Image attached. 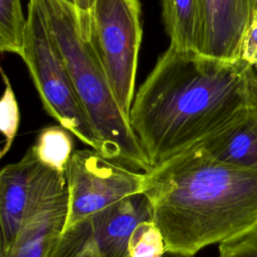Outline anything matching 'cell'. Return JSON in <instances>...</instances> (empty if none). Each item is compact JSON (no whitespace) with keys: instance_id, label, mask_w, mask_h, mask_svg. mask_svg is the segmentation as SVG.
<instances>
[{"instance_id":"7","label":"cell","mask_w":257,"mask_h":257,"mask_svg":"<svg viewBox=\"0 0 257 257\" xmlns=\"http://www.w3.org/2000/svg\"><path fill=\"white\" fill-rule=\"evenodd\" d=\"M153 220L150 201L137 194L63 229L48 257H131L137 226Z\"/></svg>"},{"instance_id":"8","label":"cell","mask_w":257,"mask_h":257,"mask_svg":"<svg viewBox=\"0 0 257 257\" xmlns=\"http://www.w3.org/2000/svg\"><path fill=\"white\" fill-rule=\"evenodd\" d=\"M68 206L65 174L56 172L31 203L18 235L0 257H48L63 231Z\"/></svg>"},{"instance_id":"4","label":"cell","mask_w":257,"mask_h":257,"mask_svg":"<svg viewBox=\"0 0 257 257\" xmlns=\"http://www.w3.org/2000/svg\"><path fill=\"white\" fill-rule=\"evenodd\" d=\"M21 58L46 112L84 145L98 152L99 141L78 98L40 0H28Z\"/></svg>"},{"instance_id":"15","label":"cell","mask_w":257,"mask_h":257,"mask_svg":"<svg viewBox=\"0 0 257 257\" xmlns=\"http://www.w3.org/2000/svg\"><path fill=\"white\" fill-rule=\"evenodd\" d=\"M167 252L164 236L154 220L140 223L130 242L131 257H163Z\"/></svg>"},{"instance_id":"10","label":"cell","mask_w":257,"mask_h":257,"mask_svg":"<svg viewBox=\"0 0 257 257\" xmlns=\"http://www.w3.org/2000/svg\"><path fill=\"white\" fill-rule=\"evenodd\" d=\"M257 14V0H199L198 52L223 61L241 59L246 31Z\"/></svg>"},{"instance_id":"2","label":"cell","mask_w":257,"mask_h":257,"mask_svg":"<svg viewBox=\"0 0 257 257\" xmlns=\"http://www.w3.org/2000/svg\"><path fill=\"white\" fill-rule=\"evenodd\" d=\"M144 194L167 251L182 257L257 226V171L218 162L200 147L147 172Z\"/></svg>"},{"instance_id":"1","label":"cell","mask_w":257,"mask_h":257,"mask_svg":"<svg viewBox=\"0 0 257 257\" xmlns=\"http://www.w3.org/2000/svg\"><path fill=\"white\" fill-rule=\"evenodd\" d=\"M255 104L251 64L169 45L136 91L128 118L154 168L198 147Z\"/></svg>"},{"instance_id":"9","label":"cell","mask_w":257,"mask_h":257,"mask_svg":"<svg viewBox=\"0 0 257 257\" xmlns=\"http://www.w3.org/2000/svg\"><path fill=\"white\" fill-rule=\"evenodd\" d=\"M56 172L59 171L36 157L32 147L18 162L8 164L1 170L0 251L11 247L31 203Z\"/></svg>"},{"instance_id":"11","label":"cell","mask_w":257,"mask_h":257,"mask_svg":"<svg viewBox=\"0 0 257 257\" xmlns=\"http://www.w3.org/2000/svg\"><path fill=\"white\" fill-rule=\"evenodd\" d=\"M198 147L218 162L257 171V104Z\"/></svg>"},{"instance_id":"5","label":"cell","mask_w":257,"mask_h":257,"mask_svg":"<svg viewBox=\"0 0 257 257\" xmlns=\"http://www.w3.org/2000/svg\"><path fill=\"white\" fill-rule=\"evenodd\" d=\"M77 13L113 95L128 117L143 39L141 0H94L87 13Z\"/></svg>"},{"instance_id":"20","label":"cell","mask_w":257,"mask_h":257,"mask_svg":"<svg viewBox=\"0 0 257 257\" xmlns=\"http://www.w3.org/2000/svg\"><path fill=\"white\" fill-rule=\"evenodd\" d=\"M163 257H182V256H180V255H177V254H174V253H171V252H166L165 254H164V256Z\"/></svg>"},{"instance_id":"21","label":"cell","mask_w":257,"mask_h":257,"mask_svg":"<svg viewBox=\"0 0 257 257\" xmlns=\"http://www.w3.org/2000/svg\"><path fill=\"white\" fill-rule=\"evenodd\" d=\"M256 69V80H257V68H255Z\"/></svg>"},{"instance_id":"17","label":"cell","mask_w":257,"mask_h":257,"mask_svg":"<svg viewBox=\"0 0 257 257\" xmlns=\"http://www.w3.org/2000/svg\"><path fill=\"white\" fill-rule=\"evenodd\" d=\"M218 257H257V226L220 243Z\"/></svg>"},{"instance_id":"13","label":"cell","mask_w":257,"mask_h":257,"mask_svg":"<svg viewBox=\"0 0 257 257\" xmlns=\"http://www.w3.org/2000/svg\"><path fill=\"white\" fill-rule=\"evenodd\" d=\"M31 147L43 164L62 173L75 151L72 134L60 124L42 128Z\"/></svg>"},{"instance_id":"19","label":"cell","mask_w":257,"mask_h":257,"mask_svg":"<svg viewBox=\"0 0 257 257\" xmlns=\"http://www.w3.org/2000/svg\"><path fill=\"white\" fill-rule=\"evenodd\" d=\"M71 5H73L77 11L82 13H87L91 8L94 0H64Z\"/></svg>"},{"instance_id":"16","label":"cell","mask_w":257,"mask_h":257,"mask_svg":"<svg viewBox=\"0 0 257 257\" xmlns=\"http://www.w3.org/2000/svg\"><path fill=\"white\" fill-rule=\"evenodd\" d=\"M1 74L5 83L4 92L0 101V130L4 136V144L0 152V157L3 158L5 154L10 150L17 134L20 114L18 103L10 84V80L2 68Z\"/></svg>"},{"instance_id":"14","label":"cell","mask_w":257,"mask_h":257,"mask_svg":"<svg viewBox=\"0 0 257 257\" xmlns=\"http://www.w3.org/2000/svg\"><path fill=\"white\" fill-rule=\"evenodd\" d=\"M27 17L21 0H0V50L21 56L25 41Z\"/></svg>"},{"instance_id":"6","label":"cell","mask_w":257,"mask_h":257,"mask_svg":"<svg viewBox=\"0 0 257 257\" xmlns=\"http://www.w3.org/2000/svg\"><path fill=\"white\" fill-rule=\"evenodd\" d=\"M65 178L68 206L63 229L124 198L144 193L146 188V173L106 159L92 149L73 152Z\"/></svg>"},{"instance_id":"18","label":"cell","mask_w":257,"mask_h":257,"mask_svg":"<svg viewBox=\"0 0 257 257\" xmlns=\"http://www.w3.org/2000/svg\"><path fill=\"white\" fill-rule=\"evenodd\" d=\"M241 59L257 68V14L245 33L241 47Z\"/></svg>"},{"instance_id":"12","label":"cell","mask_w":257,"mask_h":257,"mask_svg":"<svg viewBox=\"0 0 257 257\" xmlns=\"http://www.w3.org/2000/svg\"><path fill=\"white\" fill-rule=\"evenodd\" d=\"M161 5L170 45L198 52L199 0H161Z\"/></svg>"},{"instance_id":"3","label":"cell","mask_w":257,"mask_h":257,"mask_svg":"<svg viewBox=\"0 0 257 257\" xmlns=\"http://www.w3.org/2000/svg\"><path fill=\"white\" fill-rule=\"evenodd\" d=\"M40 2L78 98L98 138L97 153L133 170L149 172L153 167L81 29L76 8L64 0Z\"/></svg>"}]
</instances>
